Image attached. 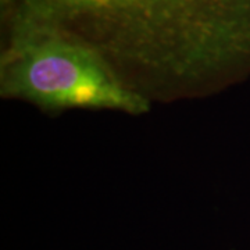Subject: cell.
Returning a JSON list of instances; mask_svg holds the SVG:
<instances>
[{
  "instance_id": "cell-1",
  "label": "cell",
  "mask_w": 250,
  "mask_h": 250,
  "mask_svg": "<svg viewBox=\"0 0 250 250\" xmlns=\"http://www.w3.org/2000/svg\"><path fill=\"white\" fill-rule=\"evenodd\" d=\"M9 21L90 46L153 106L250 78V0H0V22Z\"/></svg>"
},
{
  "instance_id": "cell-2",
  "label": "cell",
  "mask_w": 250,
  "mask_h": 250,
  "mask_svg": "<svg viewBox=\"0 0 250 250\" xmlns=\"http://www.w3.org/2000/svg\"><path fill=\"white\" fill-rule=\"evenodd\" d=\"M0 98L47 116L103 111L141 117L153 108L95 49L27 21L1 22Z\"/></svg>"
}]
</instances>
